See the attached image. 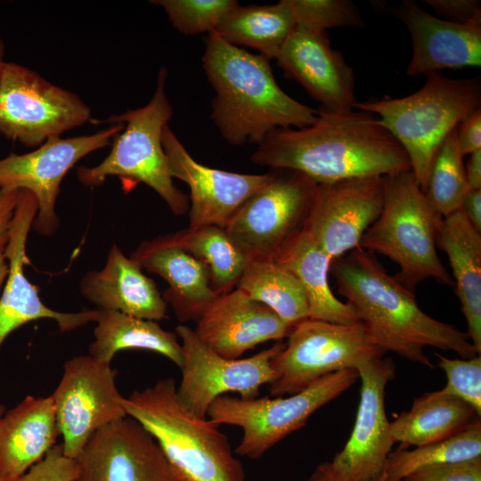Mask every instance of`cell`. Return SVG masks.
I'll use <instances>...</instances> for the list:
<instances>
[{
    "mask_svg": "<svg viewBox=\"0 0 481 481\" xmlns=\"http://www.w3.org/2000/svg\"><path fill=\"white\" fill-rule=\"evenodd\" d=\"M253 163L298 171L317 183L409 171V158L372 113L317 110L303 128H279L257 144Z\"/></svg>",
    "mask_w": 481,
    "mask_h": 481,
    "instance_id": "obj_1",
    "label": "cell"
},
{
    "mask_svg": "<svg viewBox=\"0 0 481 481\" xmlns=\"http://www.w3.org/2000/svg\"><path fill=\"white\" fill-rule=\"evenodd\" d=\"M330 270L338 292L385 352L430 369L427 346L452 351L462 359L478 355L466 332L424 313L412 291L388 274L374 254L358 247L333 260Z\"/></svg>",
    "mask_w": 481,
    "mask_h": 481,
    "instance_id": "obj_2",
    "label": "cell"
},
{
    "mask_svg": "<svg viewBox=\"0 0 481 481\" xmlns=\"http://www.w3.org/2000/svg\"><path fill=\"white\" fill-rule=\"evenodd\" d=\"M269 61L227 43L214 31L208 34L201 62L216 93L210 118L232 145H257L276 129L303 128L317 118V110L279 86Z\"/></svg>",
    "mask_w": 481,
    "mask_h": 481,
    "instance_id": "obj_3",
    "label": "cell"
},
{
    "mask_svg": "<svg viewBox=\"0 0 481 481\" xmlns=\"http://www.w3.org/2000/svg\"><path fill=\"white\" fill-rule=\"evenodd\" d=\"M173 378L135 390L121 400L126 414L155 438L183 481H246L241 461L218 425L180 401Z\"/></svg>",
    "mask_w": 481,
    "mask_h": 481,
    "instance_id": "obj_4",
    "label": "cell"
},
{
    "mask_svg": "<svg viewBox=\"0 0 481 481\" xmlns=\"http://www.w3.org/2000/svg\"><path fill=\"white\" fill-rule=\"evenodd\" d=\"M480 106L479 77L452 79L440 72L427 74L424 86L411 95L355 104L374 114L399 142L422 192L443 140Z\"/></svg>",
    "mask_w": 481,
    "mask_h": 481,
    "instance_id": "obj_5",
    "label": "cell"
},
{
    "mask_svg": "<svg viewBox=\"0 0 481 481\" xmlns=\"http://www.w3.org/2000/svg\"><path fill=\"white\" fill-rule=\"evenodd\" d=\"M441 220L411 170L387 175L381 213L359 246L397 264L400 272L395 277L412 291L429 278L452 286L453 280L436 252Z\"/></svg>",
    "mask_w": 481,
    "mask_h": 481,
    "instance_id": "obj_6",
    "label": "cell"
},
{
    "mask_svg": "<svg viewBox=\"0 0 481 481\" xmlns=\"http://www.w3.org/2000/svg\"><path fill=\"white\" fill-rule=\"evenodd\" d=\"M167 69L160 68L155 92L143 107L113 115L102 123L124 124L112 140L110 154L98 165L77 169L78 181L89 187L102 184L108 176L144 183L154 190L177 216L189 210V200L173 182L162 145V132L174 110L165 92Z\"/></svg>",
    "mask_w": 481,
    "mask_h": 481,
    "instance_id": "obj_7",
    "label": "cell"
},
{
    "mask_svg": "<svg viewBox=\"0 0 481 481\" xmlns=\"http://www.w3.org/2000/svg\"><path fill=\"white\" fill-rule=\"evenodd\" d=\"M357 379V369L350 368L328 374L288 397L241 398L224 395L211 404L208 417L218 426L240 428L243 436L235 454L258 459L288 435L303 428L318 409Z\"/></svg>",
    "mask_w": 481,
    "mask_h": 481,
    "instance_id": "obj_8",
    "label": "cell"
},
{
    "mask_svg": "<svg viewBox=\"0 0 481 481\" xmlns=\"http://www.w3.org/2000/svg\"><path fill=\"white\" fill-rule=\"evenodd\" d=\"M272 360L276 371L269 396L293 395L319 379L386 353L363 322L338 324L306 318L294 325Z\"/></svg>",
    "mask_w": 481,
    "mask_h": 481,
    "instance_id": "obj_9",
    "label": "cell"
},
{
    "mask_svg": "<svg viewBox=\"0 0 481 481\" xmlns=\"http://www.w3.org/2000/svg\"><path fill=\"white\" fill-rule=\"evenodd\" d=\"M91 119V109L77 94L27 67L5 61L0 81L4 136L37 147Z\"/></svg>",
    "mask_w": 481,
    "mask_h": 481,
    "instance_id": "obj_10",
    "label": "cell"
},
{
    "mask_svg": "<svg viewBox=\"0 0 481 481\" xmlns=\"http://www.w3.org/2000/svg\"><path fill=\"white\" fill-rule=\"evenodd\" d=\"M268 181L236 211L224 227L250 257L273 259L303 230L317 187L291 169H270Z\"/></svg>",
    "mask_w": 481,
    "mask_h": 481,
    "instance_id": "obj_11",
    "label": "cell"
},
{
    "mask_svg": "<svg viewBox=\"0 0 481 481\" xmlns=\"http://www.w3.org/2000/svg\"><path fill=\"white\" fill-rule=\"evenodd\" d=\"M175 334L183 349L177 395L200 418H207L211 404L226 393H238L241 398L258 397L260 387L275 380L272 360L285 346L281 340L250 357L227 359L204 345L188 326L178 325Z\"/></svg>",
    "mask_w": 481,
    "mask_h": 481,
    "instance_id": "obj_12",
    "label": "cell"
},
{
    "mask_svg": "<svg viewBox=\"0 0 481 481\" xmlns=\"http://www.w3.org/2000/svg\"><path fill=\"white\" fill-rule=\"evenodd\" d=\"M116 375L110 363L89 355L64 363L62 377L51 397L67 457L77 460L96 431L127 416Z\"/></svg>",
    "mask_w": 481,
    "mask_h": 481,
    "instance_id": "obj_13",
    "label": "cell"
},
{
    "mask_svg": "<svg viewBox=\"0 0 481 481\" xmlns=\"http://www.w3.org/2000/svg\"><path fill=\"white\" fill-rule=\"evenodd\" d=\"M123 129L124 124H113L90 135L51 138L29 153H11L0 159V188L29 191L37 201L31 228L50 236L59 226L55 204L65 175L80 159L109 145Z\"/></svg>",
    "mask_w": 481,
    "mask_h": 481,
    "instance_id": "obj_14",
    "label": "cell"
},
{
    "mask_svg": "<svg viewBox=\"0 0 481 481\" xmlns=\"http://www.w3.org/2000/svg\"><path fill=\"white\" fill-rule=\"evenodd\" d=\"M355 369L361 379L355 425L344 448L324 462L339 481H379L395 442L385 409V389L395 373L393 361L367 360Z\"/></svg>",
    "mask_w": 481,
    "mask_h": 481,
    "instance_id": "obj_15",
    "label": "cell"
},
{
    "mask_svg": "<svg viewBox=\"0 0 481 481\" xmlns=\"http://www.w3.org/2000/svg\"><path fill=\"white\" fill-rule=\"evenodd\" d=\"M383 201L384 176L318 183L303 230L333 261L360 247Z\"/></svg>",
    "mask_w": 481,
    "mask_h": 481,
    "instance_id": "obj_16",
    "label": "cell"
},
{
    "mask_svg": "<svg viewBox=\"0 0 481 481\" xmlns=\"http://www.w3.org/2000/svg\"><path fill=\"white\" fill-rule=\"evenodd\" d=\"M77 461L75 481H183L151 433L128 415L96 431Z\"/></svg>",
    "mask_w": 481,
    "mask_h": 481,
    "instance_id": "obj_17",
    "label": "cell"
},
{
    "mask_svg": "<svg viewBox=\"0 0 481 481\" xmlns=\"http://www.w3.org/2000/svg\"><path fill=\"white\" fill-rule=\"evenodd\" d=\"M37 213L36 197L28 190H19L9 240L4 249L9 271L0 298V346L13 330L31 321L51 319L57 322L61 331L66 332L95 322L97 317L98 310L62 313L49 308L27 279L24 265L30 262L26 242Z\"/></svg>",
    "mask_w": 481,
    "mask_h": 481,
    "instance_id": "obj_18",
    "label": "cell"
},
{
    "mask_svg": "<svg viewBox=\"0 0 481 481\" xmlns=\"http://www.w3.org/2000/svg\"><path fill=\"white\" fill-rule=\"evenodd\" d=\"M162 145L173 178L190 188L189 228L216 225L224 228L240 206L270 178L240 174L204 166L187 151L168 125L162 132Z\"/></svg>",
    "mask_w": 481,
    "mask_h": 481,
    "instance_id": "obj_19",
    "label": "cell"
},
{
    "mask_svg": "<svg viewBox=\"0 0 481 481\" xmlns=\"http://www.w3.org/2000/svg\"><path fill=\"white\" fill-rule=\"evenodd\" d=\"M198 338L217 355L238 359L258 344L281 341L292 326L240 289L217 296L197 321Z\"/></svg>",
    "mask_w": 481,
    "mask_h": 481,
    "instance_id": "obj_20",
    "label": "cell"
},
{
    "mask_svg": "<svg viewBox=\"0 0 481 481\" xmlns=\"http://www.w3.org/2000/svg\"><path fill=\"white\" fill-rule=\"evenodd\" d=\"M276 61L288 77L322 103L321 109L331 112L355 109L353 69L342 53L331 47L326 32L295 29Z\"/></svg>",
    "mask_w": 481,
    "mask_h": 481,
    "instance_id": "obj_21",
    "label": "cell"
},
{
    "mask_svg": "<svg viewBox=\"0 0 481 481\" xmlns=\"http://www.w3.org/2000/svg\"><path fill=\"white\" fill-rule=\"evenodd\" d=\"M394 12L412 37V55L406 69L408 76L481 66V25L436 18L408 0L401 2Z\"/></svg>",
    "mask_w": 481,
    "mask_h": 481,
    "instance_id": "obj_22",
    "label": "cell"
},
{
    "mask_svg": "<svg viewBox=\"0 0 481 481\" xmlns=\"http://www.w3.org/2000/svg\"><path fill=\"white\" fill-rule=\"evenodd\" d=\"M80 291L99 310L118 311L155 322L167 317V303L154 281L115 244L103 268L83 276Z\"/></svg>",
    "mask_w": 481,
    "mask_h": 481,
    "instance_id": "obj_23",
    "label": "cell"
},
{
    "mask_svg": "<svg viewBox=\"0 0 481 481\" xmlns=\"http://www.w3.org/2000/svg\"><path fill=\"white\" fill-rule=\"evenodd\" d=\"M130 258L168 283L163 298L181 322L198 321L217 297L207 265L162 236L143 241Z\"/></svg>",
    "mask_w": 481,
    "mask_h": 481,
    "instance_id": "obj_24",
    "label": "cell"
},
{
    "mask_svg": "<svg viewBox=\"0 0 481 481\" xmlns=\"http://www.w3.org/2000/svg\"><path fill=\"white\" fill-rule=\"evenodd\" d=\"M51 395H27L0 418V481H18L56 444Z\"/></svg>",
    "mask_w": 481,
    "mask_h": 481,
    "instance_id": "obj_25",
    "label": "cell"
},
{
    "mask_svg": "<svg viewBox=\"0 0 481 481\" xmlns=\"http://www.w3.org/2000/svg\"><path fill=\"white\" fill-rule=\"evenodd\" d=\"M436 246L448 259L455 279V293L467 321V334L481 354V232L461 208L442 217Z\"/></svg>",
    "mask_w": 481,
    "mask_h": 481,
    "instance_id": "obj_26",
    "label": "cell"
},
{
    "mask_svg": "<svg viewBox=\"0 0 481 481\" xmlns=\"http://www.w3.org/2000/svg\"><path fill=\"white\" fill-rule=\"evenodd\" d=\"M273 260L301 283L308 304V318L338 324H354L360 319L354 307L331 291L328 273L332 259L304 230L291 237Z\"/></svg>",
    "mask_w": 481,
    "mask_h": 481,
    "instance_id": "obj_27",
    "label": "cell"
},
{
    "mask_svg": "<svg viewBox=\"0 0 481 481\" xmlns=\"http://www.w3.org/2000/svg\"><path fill=\"white\" fill-rule=\"evenodd\" d=\"M480 416L455 396L440 390L427 392L390 422V434L399 448L409 449L448 439L481 420Z\"/></svg>",
    "mask_w": 481,
    "mask_h": 481,
    "instance_id": "obj_28",
    "label": "cell"
},
{
    "mask_svg": "<svg viewBox=\"0 0 481 481\" xmlns=\"http://www.w3.org/2000/svg\"><path fill=\"white\" fill-rule=\"evenodd\" d=\"M97 310L89 355L110 363L120 350L144 349L160 354L181 367L183 349L175 333L163 330L155 321L118 311Z\"/></svg>",
    "mask_w": 481,
    "mask_h": 481,
    "instance_id": "obj_29",
    "label": "cell"
},
{
    "mask_svg": "<svg viewBox=\"0 0 481 481\" xmlns=\"http://www.w3.org/2000/svg\"><path fill=\"white\" fill-rule=\"evenodd\" d=\"M296 28L287 0L267 5H240L230 10L214 32L227 43L248 46L268 60L276 59Z\"/></svg>",
    "mask_w": 481,
    "mask_h": 481,
    "instance_id": "obj_30",
    "label": "cell"
},
{
    "mask_svg": "<svg viewBox=\"0 0 481 481\" xmlns=\"http://www.w3.org/2000/svg\"><path fill=\"white\" fill-rule=\"evenodd\" d=\"M162 238L207 265L211 287L217 296L231 291L236 286L250 258L224 228L216 225L188 227Z\"/></svg>",
    "mask_w": 481,
    "mask_h": 481,
    "instance_id": "obj_31",
    "label": "cell"
},
{
    "mask_svg": "<svg viewBox=\"0 0 481 481\" xmlns=\"http://www.w3.org/2000/svg\"><path fill=\"white\" fill-rule=\"evenodd\" d=\"M290 326L308 318V304L299 281L272 258L250 257L236 284Z\"/></svg>",
    "mask_w": 481,
    "mask_h": 481,
    "instance_id": "obj_32",
    "label": "cell"
},
{
    "mask_svg": "<svg viewBox=\"0 0 481 481\" xmlns=\"http://www.w3.org/2000/svg\"><path fill=\"white\" fill-rule=\"evenodd\" d=\"M481 458V420L462 432L412 450L397 448L388 454L379 481H403L415 471Z\"/></svg>",
    "mask_w": 481,
    "mask_h": 481,
    "instance_id": "obj_33",
    "label": "cell"
},
{
    "mask_svg": "<svg viewBox=\"0 0 481 481\" xmlns=\"http://www.w3.org/2000/svg\"><path fill=\"white\" fill-rule=\"evenodd\" d=\"M462 159L454 128L435 154L423 192L429 205L442 217L460 209L469 190Z\"/></svg>",
    "mask_w": 481,
    "mask_h": 481,
    "instance_id": "obj_34",
    "label": "cell"
},
{
    "mask_svg": "<svg viewBox=\"0 0 481 481\" xmlns=\"http://www.w3.org/2000/svg\"><path fill=\"white\" fill-rule=\"evenodd\" d=\"M296 28L322 33L337 27L363 28L356 4L349 0H287Z\"/></svg>",
    "mask_w": 481,
    "mask_h": 481,
    "instance_id": "obj_35",
    "label": "cell"
},
{
    "mask_svg": "<svg viewBox=\"0 0 481 481\" xmlns=\"http://www.w3.org/2000/svg\"><path fill=\"white\" fill-rule=\"evenodd\" d=\"M173 27L184 35L215 31L222 18L239 3L235 0H154Z\"/></svg>",
    "mask_w": 481,
    "mask_h": 481,
    "instance_id": "obj_36",
    "label": "cell"
},
{
    "mask_svg": "<svg viewBox=\"0 0 481 481\" xmlns=\"http://www.w3.org/2000/svg\"><path fill=\"white\" fill-rule=\"evenodd\" d=\"M437 366L446 375V385L440 389L445 395L455 396L481 415V355L469 359H451L437 352Z\"/></svg>",
    "mask_w": 481,
    "mask_h": 481,
    "instance_id": "obj_37",
    "label": "cell"
},
{
    "mask_svg": "<svg viewBox=\"0 0 481 481\" xmlns=\"http://www.w3.org/2000/svg\"><path fill=\"white\" fill-rule=\"evenodd\" d=\"M78 473L76 459L63 453L62 444H55L18 481H75Z\"/></svg>",
    "mask_w": 481,
    "mask_h": 481,
    "instance_id": "obj_38",
    "label": "cell"
},
{
    "mask_svg": "<svg viewBox=\"0 0 481 481\" xmlns=\"http://www.w3.org/2000/svg\"><path fill=\"white\" fill-rule=\"evenodd\" d=\"M403 481H481V458L426 468Z\"/></svg>",
    "mask_w": 481,
    "mask_h": 481,
    "instance_id": "obj_39",
    "label": "cell"
},
{
    "mask_svg": "<svg viewBox=\"0 0 481 481\" xmlns=\"http://www.w3.org/2000/svg\"><path fill=\"white\" fill-rule=\"evenodd\" d=\"M436 12L461 24L481 25L478 0H425Z\"/></svg>",
    "mask_w": 481,
    "mask_h": 481,
    "instance_id": "obj_40",
    "label": "cell"
},
{
    "mask_svg": "<svg viewBox=\"0 0 481 481\" xmlns=\"http://www.w3.org/2000/svg\"><path fill=\"white\" fill-rule=\"evenodd\" d=\"M456 134L462 157L481 149V109L461 122L456 127Z\"/></svg>",
    "mask_w": 481,
    "mask_h": 481,
    "instance_id": "obj_41",
    "label": "cell"
},
{
    "mask_svg": "<svg viewBox=\"0 0 481 481\" xmlns=\"http://www.w3.org/2000/svg\"><path fill=\"white\" fill-rule=\"evenodd\" d=\"M19 197V190L0 188V251L9 240V232Z\"/></svg>",
    "mask_w": 481,
    "mask_h": 481,
    "instance_id": "obj_42",
    "label": "cell"
},
{
    "mask_svg": "<svg viewBox=\"0 0 481 481\" xmlns=\"http://www.w3.org/2000/svg\"><path fill=\"white\" fill-rule=\"evenodd\" d=\"M461 208L473 227L481 232V190L469 189Z\"/></svg>",
    "mask_w": 481,
    "mask_h": 481,
    "instance_id": "obj_43",
    "label": "cell"
},
{
    "mask_svg": "<svg viewBox=\"0 0 481 481\" xmlns=\"http://www.w3.org/2000/svg\"><path fill=\"white\" fill-rule=\"evenodd\" d=\"M465 173L469 189L481 190V149L469 154Z\"/></svg>",
    "mask_w": 481,
    "mask_h": 481,
    "instance_id": "obj_44",
    "label": "cell"
},
{
    "mask_svg": "<svg viewBox=\"0 0 481 481\" xmlns=\"http://www.w3.org/2000/svg\"><path fill=\"white\" fill-rule=\"evenodd\" d=\"M308 481H339L327 469L324 462L319 464L313 471Z\"/></svg>",
    "mask_w": 481,
    "mask_h": 481,
    "instance_id": "obj_45",
    "label": "cell"
},
{
    "mask_svg": "<svg viewBox=\"0 0 481 481\" xmlns=\"http://www.w3.org/2000/svg\"><path fill=\"white\" fill-rule=\"evenodd\" d=\"M8 263L6 258L4 256V250L0 251V289L4 283V281L6 280L7 274H8Z\"/></svg>",
    "mask_w": 481,
    "mask_h": 481,
    "instance_id": "obj_46",
    "label": "cell"
},
{
    "mask_svg": "<svg viewBox=\"0 0 481 481\" xmlns=\"http://www.w3.org/2000/svg\"><path fill=\"white\" fill-rule=\"evenodd\" d=\"M4 52H5V46H4V41L0 37V81H1L4 65L5 63V61H4Z\"/></svg>",
    "mask_w": 481,
    "mask_h": 481,
    "instance_id": "obj_47",
    "label": "cell"
},
{
    "mask_svg": "<svg viewBox=\"0 0 481 481\" xmlns=\"http://www.w3.org/2000/svg\"><path fill=\"white\" fill-rule=\"evenodd\" d=\"M5 412V408L3 404H0V418L3 416V414Z\"/></svg>",
    "mask_w": 481,
    "mask_h": 481,
    "instance_id": "obj_48",
    "label": "cell"
}]
</instances>
